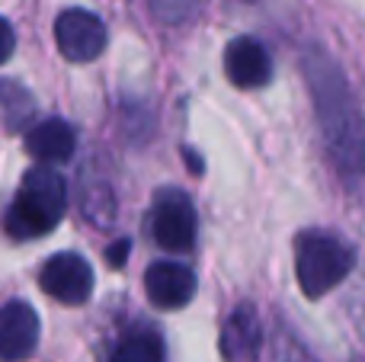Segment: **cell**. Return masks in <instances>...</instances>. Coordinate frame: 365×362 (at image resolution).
<instances>
[{
    "mask_svg": "<svg viewBox=\"0 0 365 362\" xmlns=\"http://www.w3.org/2000/svg\"><path fill=\"white\" fill-rule=\"evenodd\" d=\"M302 74L314 100L317 128L334 167L349 183L365 177V113L346 81V71L324 48L302 55Z\"/></svg>",
    "mask_w": 365,
    "mask_h": 362,
    "instance_id": "1",
    "label": "cell"
},
{
    "mask_svg": "<svg viewBox=\"0 0 365 362\" xmlns=\"http://www.w3.org/2000/svg\"><path fill=\"white\" fill-rule=\"evenodd\" d=\"M64 212H68V186H64V177L42 164V167H32L23 177L4 224L10 231V237L32 241V237H42L48 231H55L58 222L64 218Z\"/></svg>",
    "mask_w": 365,
    "mask_h": 362,
    "instance_id": "2",
    "label": "cell"
},
{
    "mask_svg": "<svg viewBox=\"0 0 365 362\" xmlns=\"http://www.w3.org/2000/svg\"><path fill=\"white\" fill-rule=\"evenodd\" d=\"M356 267V250L346 241L324 231H308L298 237L295 247V273L298 286L308 299H321V295L334 292Z\"/></svg>",
    "mask_w": 365,
    "mask_h": 362,
    "instance_id": "3",
    "label": "cell"
},
{
    "mask_svg": "<svg viewBox=\"0 0 365 362\" xmlns=\"http://www.w3.org/2000/svg\"><path fill=\"white\" fill-rule=\"evenodd\" d=\"M195 231H199V215H195L192 199L182 190H164L154 199L151 212V234L170 254H186L195 244Z\"/></svg>",
    "mask_w": 365,
    "mask_h": 362,
    "instance_id": "4",
    "label": "cell"
},
{
    "mask_svg": "<svg viewBox=\"0 0 365 362\" xmlns=\"http://www.w3.org/2000/svg\"><path fill=\"white\" fill-rule=\"evenodd\" d=\"M38 286L61 305H83L93 295V267L81 254L64 250L48 257V263L38 269Z\"/></svg>",
    "mask_w": 365,
    "mask_h": 362,
    "instance_id": "5",
    "label": "cell"
},
{
    "mask_svg": "<svg viewBox=\"0 0 365 362\" xmlns=\"http://www.w3.org/2000/svg\"><path fill=\"white\" fill-rule=\"evenodd\" d=\"M55 42L68 61H93L103 55L106 48V26L96 13L81 10V6H71L61 16L55 19Z\"/></svg>",
    "mask_w": 365,
    "mask_h": 362,
    "instance_id": "6",
    "label": "cell"
},
{
    "mask_svg": "<svg viewBox=\"0 0 365 362\" xmlns=\"http://www.w3.org/2000/svg\"><path fill=\"white\" fill-rule=\"evenodd\" d=\"M225 74L234 87L259 90L272 81V58L266 45L253 36H237L225 48Z\"/></svg>",
    "mask_w": 365,
    "mask_h": 362,
    "instance_id": "7",
    "label": "cell"
},
{
    "mask_svg": "<svg viewBox=\"0 0 365 362\" xmlns=\"http://www.w3.org/2000/svg\"><path fill=\"white\" fill-rule=\"evenodd\" d=\"M38 346V314L29 301H6L0 308V362H23Z\"/></svg>",
    "mask_w": 365,
    "mask_h": 362,
    "instance_id": "8",
    "label": "cell"
},
{
    "mask_svg": "<svg viewBox=\"0 0 365 362\" xmlns=\"http://www.w3.org/2000/svg\"><path fill=\"white\" fill-rule=\"evenodd\" d=\"M145 292L158 308L177 311L195 299V273L173 260L151 263L145 273Z\"/></svg>",
    "mask_w": 365,
    "mask_h": 362,
    "instance_id": "9",
    "label": "cell"
},
{
    "mask_svg": "<svg viewBox=\"0 0 365 362\" xmlns=\"http://www.w3.org/2000/svg\"><path fill=\"white\" fill-rule=\"evenodd\" d=\"M263 350V324L250 305H237L221 327V356L227 362H257Z\"/></svg>",
    "mask_w": 365,
    "mask_h": 362,
    "instance_id": "10",
    "label": "cell"
},
{
    "mask_svg": "<svg viewBox=\"0 0 365 362\" xmlns=\"http://www.w3.org/2000/svg\"><path fill=\"white\" fill-rule=\"evenodd\" d=\"M74 148H77V135L64 119H45L26 135V151L36 160H42L45 167L68 160L74 154Z\"/></svg>",
    "mask_w": 365,
    "mask_h": 362,
    "instance_id": "11",
    "label": "cell"
},
{
    "mask_svg": "<svg viewBox=\"0 0 365 362\" xmlns=\"http://www.w3.org/2000/svg\"><path fill=\"white\" fill-rule=\"evenodd\" d=\"M113 362H164V343L154 331H132L115 346Z\"/></svg>",
    "mask_w": 365,
    "mask_h": 362,
    "instance_id": "12",
    "label": "cell"
},
{
    "mask_svg": "<svg viewBox=\"0 0 365 362\" xmlns=\"http://www.w3.org/2000/svg\"><path fill=\"white\" fill-rule=\"evenodd\" d=\"M148 4H151V13L164 26H182L199 13L202 0H148Z\"/></svg>",
    "mask_w": 365,
    "mask_h": 362,
    "instance_id": "13",
    "label": "cell"
},
{
    "mask_svg": "<svg viewBox=\"0 0 365 362\" xmlns=\"http://www.w3.org/2000/svg\"><path fill=\"white\" fill-rule=\"evenodd\" d=\"M13 48H16V36H13V26L6 23L4 16H0V64H4L6 58L13 55Z\"/></svg>",
    "mask_w": 365,
    "mask_h": 362,
    "instance_id": "14",
    "label": "cell"
},
{
    "mask_svg": "<svg viewBox=\"0 0 365 362\" xmlns=\"http://www.w3.org/2000/svg\"><path fill=\"white\" fill-rule=\"evenodd\" d=\"M128 247H132V244H128L125 237H122V241L115 244V247H109V250H106L109 263H113V267H122V263H125V254H128Z\"/></svg>",
    "mask_w": 365,
    "mask_h": 362,
    "instance_id": "15",
    "label": "cell"
}]
</instances>
